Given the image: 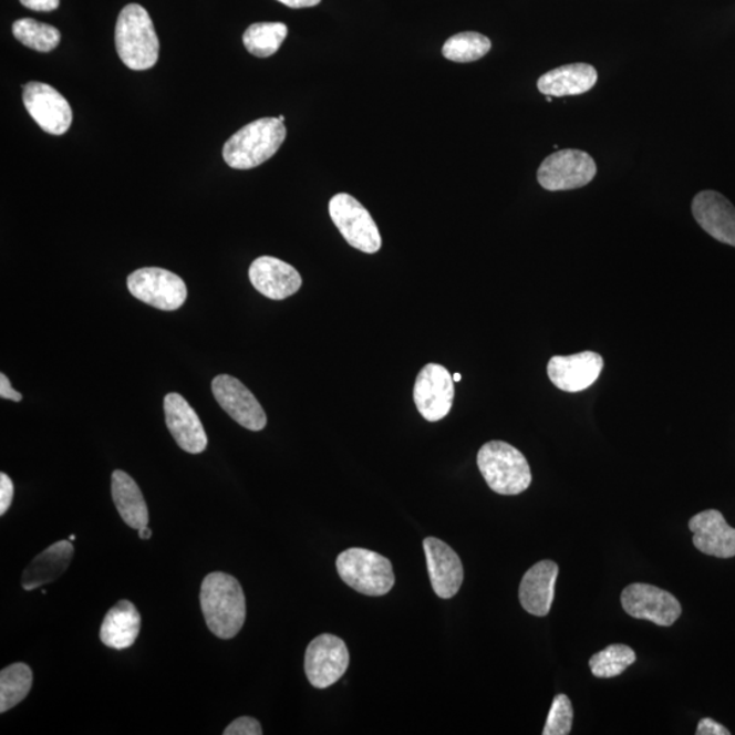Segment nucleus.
Segmentation results:
<instances>
[{"label":"nucleus","mask_w":735,"mask_h":735,"mask_svg":"<svg viewBox=\"0 0 735 735\" xmlns=\"http://www.w3.org/2000/svg\"><path fill=\"white\" fill-rule=\"evenodd\" d=\"M200 608L210 632L219 639H234L245 625V591L239 580L228 573L207 574L200 586Z\"/></svg>","instance_id":"nucleus-1"},{"label":"nucleus","mask_w":735,"mask_h":735,"mask_svg":"<svg viewBox=\"0 0 735 735\" xmlns=\"http://www.w3.org/2000/svg\"><path fill=\"white\" fill-rule=\"evenodd\" d=\"M287 128L278 117H263L242 127L224 145L225 163L234 169H252L280 151Z\"/></svg>","instance_id":"nucleus-2"},{"label":"nucleus","mask_w":735,"mask_h":735,"mask_svg":"<svg viewBox=\"0 0 735 735\" xmlns=\"http://www.w3.org/2000/svg\"><path fill=\"white\" fill-rule=\"evenodd\" d=\"M115 43L118 58L128 69L149 70L158 61V35L149 13L141 4H127L118 14Z\"/></svg>","instance_id":"nucleus-3"},{"label":"nucleus","mask_w":735,"mask_h":735,"mask_svg":"<svg viewBox=\"0 0 735 735\" xmlns=\"http://www.w3.org/2000/svg\"><path fill=\"white\" fill-rule=\"evenodd\" d=\"M477 464L486 484L496 494H524L531 484L529 462L511 444L499 441L484 444L478 452Z\"/></svg>","instance_id":"nucleus-4"},{"label":"nucleus","mask_w":735,"mask_h":735,"mask_svg":"<svg viewBox=\"0 0 735 735\" xmlns=\"http://www.w3.org/2000/svg\"><path fill=\"white\" fill-rule=\"evenodd\" d=\"M337 571L353 590L368 597L389 594L395 584L391 561L370 549L351 548L337 559Z\"/></svg>","instance_id":"nucleus-5"},{"label":"nucleus","mask_w":735,"mask_h":735,"mask_svg":"<svg viewBox=\"0 0 735 735\" xmlns=\"http://www.w3.org/2000/svg\"><path fill=\"white\" fill-rule=\"evenodd\" d=\"M330 217L341 235L355 250L375 253L382 237L375 219L360 201L349 194H337L329 205Z\"/></svg>","instance_id":"nucleus-6"},{"label":"nucleus","mask_w":735,"mask_h":735,"mask_svg":"<svg viewBox=\"0 0 735 735\" xmlns=\"http://www.w3.org/2000/svg\"><path fill=\"white\" fill-rule=\"evenodd\" d=\"M597 175L594 158L582 151L550 154L538 169L537 179L548 191H568L587 186Z\"/></svg>","instance_id":"nucleus-7"},{"label":"nucleus","mask_w":735,"mask_h":735,"mask_svg":"<svg viewBox=\"0 0 735 735\" xmlns=\"http://www.w3.org/2000/svg\"><path fill=\"white\" fill-rule=\"evenodd\" d=\"M130 293L162 311H176L187 300V287L179 276L159 268L139 269L127 278Z\"/></svg>","instance_id":"nucleus-8"},{"label":"nucleus","mask_w":735,"mask_h":735,"mask_svg":"<svg viewBox=\"0 0 735 735\" xmlns=\"http://www.w3.org/2000/svg\"><path fill=\"white\" fill-rule=\"evenodd\" d=\"M349 660L345 642L331 633H323L308 645L304 661L307 679L318 690H325L346 673Z\"/></svg>","instance_id":"nucleus-9"},{"label":"nucleus","mask_w":735,"mask_h":735,"mask_svg":"<svg viewBox=\"0 0 735 735\" xmlns=\"http://www.w3.org/2000/svg\"><path fill=\"white\" fill-rule=\"evenodd\" d=\"M621 603L631 618L648 620L661 627L673 625L683 613L677 598L666 590L644 583L628 586L622 591Z\"/></svg>","instance_id":"nucleus-10"},{"label":"nucleus","mask_w":735,"mask_h":735,"mask_svg":"<svg viewBox=\"0 0 735 735\" xmlns=\"http://www.w3.org/2000/svg\"><path fill=\"white\" fill-rule=\"evenodd\" d=\"M413 396L421 416L429 423H436L452 412L455 398L454 376L443 365H425L414 384Z\"/></svg>","instance_id":"nucleus-11"},{"label":"nucleus","mask_w":735,"mask_h":735,"mask_svg":"<svg viewBox=\"0 0 735 735\" xmlns=\"http://www.w3.org/2000/svg\"><path fill=\"white\" fill-rule=\"evenodd\" d=\"M22 99L29 115L45 133L63 135L73 123V111L61 93L43 82L22 85Z\"/></svg>","instance_id":"nucleus-12"},{"label":"nucleus","mask_w":735,"mask_h":735,"mask_svg":"<svg viewBox=\"0 0 735 735\" xmlns=\"http://www.w3.org/2000/svg\"><path fill=\"white\" fill-rule=\"evenodd\" d=\"M213 394L219 406L245 428L259 432L268 424L262 405L239 379L218 375L213 379Z\"/></svg>","instance_id":"nucleus-13"},{"label":"nucleus","mask_w":735,"mask_h":735,"mask_svg":"<svg viewBox=\"0 0 735 735\" xmlns=\"http://www.w3.org/2000/svg\"><path fill=\"white\" fill-rule=\"evenodd\" d=\"M603 359L596 352L555 355L548 364V376L557 389L566 393H580L600 377Z\"/></svg>","instance_id":"nucleus-14"},{"label":"nucleus","mask_w":735,"mask_h":735,"mask_svg":"<svg viewBox=\"0 0 735 735\" xmlns=\"http://www.w3.org/2000/svg\"><path fill=\"white\" fill-rule=\"evenodd\" d=\"M426 565H428L432 589L443 600L458 594L465 572L459 556L452 547L435 537L424 539Z\"/></svg>","instance_id":"nucleus-15"},{"label":"nucleus","mask_w":735,"mask_h":735,"mask_svg":"<svg viewBox=\"0 0 735 735\" xmlns=\"http://www.w3.org/2000/svg\"><path fill=\"white\" fill-rule=\"evenodd\" d=\"M165 421L177 446L188 454H201L207 447V435L201 421L180 394L170 393L164 401Z\"/></svg>","instance_id":"nucleus-16"},{"label":"nucleus","mask_w":735,"mask_h":735,"mask_svg":"<svg viewBox=\"0 0 735 735\" xmlns=\"http://www.w3.org/2000/svg\"><path fill=\"white\" fill-rule=\"evenodd\" d=\"M250 281L259 293L271 300H284L299 292L302 280L299 271L281 259L260 257L255 259Z\"/></svg>","instance_id":"nucleus-17"},{"label":"nucleus","mask_w":735,"mask_h":735,"mask_svg":"<svg viewBox=\"0 0 735 735\" xmlns=\"http://www.w3.org/2000/svg\"><path fill=\"white\" fill-rule=\"evenodd\" d=\"M696 221L714 239L735 247V207L716 191L698 193L692 201Z\"/></svg>","instance_id":"nucleus-18"},{"label":"nucleus","mask_w":735,"mask_h":735,"mask_svg":"<svg viewBox=\"0 0 735 735\" xmlns=\"http://www.w3.org/2000/svg\"><path fill=\"white\" fill-rule=\"evenodd\" d=\"M693 545L697 550L718 559L735 556V529L728 526L725 517L716 509H707L690 520Z\"/></svg>","instance_id":"nucleus-19"},{"label":"nucleus","mask_w":735,"mask_h":735,"mask_svg":"<svg viewBox=\"0 0 735 735\" xmlns=\"http://www.w3.org/2000/svg\"><path fill=\"white\" fill-rule=\"evenodd\" d=\"M557 577L559 566L550 560L537 562L525 573L519 587V600L527 613L545 618L550 612Z\"/></svg>","instance_id":"nucleus-20"},{"label":"nucleus","mask_w":735,"mask_h":735,"mask_svg":"<svg viewBox=\"0 0 735 735\" xmlns=\"http://www.w3.org/2000/svg\"><path fill=\"white\" fill-rule=\"evenodd\" d=\"M598 73L591 64L572 63L550 70L538 80V91L545 96H579L596 86Z\"/></svg>","instance_id":"nucleus-21"},{"label":"nucleus","mask_w":735,"mask_h":735,"mask_svg":"<svg viewBox=\"0 0 735 735\" xmlns=\"http://www.w3.org/2000/svg\"><path fill=\"white\" fill-rule=\"evenodd\" d=\"M73 555L74 547L70 541H59L41 551L23 571L21 580L23 590L32 591L55 582L66 572Z\"/></svg>","instance_id":"nucleus-22"},{"label":"nucleus","mask_w":735,"mask_h":735,"mask_svg":"<svg viewBox=\"0 0 735 735\" xmlns=\"http://www.w3.org/2000/svg\"><path fill=\"white\" fill-rule=\"evenodd\" d=\"M141 614L133 602L123 600L106 613L101 624L100 639L106 648L126 650L139 636Z\"/></svg>","instance_id":"nucleus-23"},{"label":"nucleus","mask_w":735,"mask_h":735,"mask_svg":"<svg viewBox=\"0 0 735 735\" xmlns=\"http://www.w3.org/2000/svg\"><path fill=\"white\" fill-rule=\"evenodd\" d=\"M112 499L124 524L139 530L149 524V509L144 495L134 479L126 472L112 474Z\"/></svg>","instance_id":"nucleus-24"},{"label":"nucleus","mask_w":735,"mask_h":735,"mask_svg":"<svg viewBox=\"0 0 735 735\" xmlns=\"http://www.w3.org/2000/svg\"><path fill=\"white\" fill-rule=\"evenodd\" d=\"M32 669L25 663H13L0 673V713H8L20 704L32 690Z\"/></svg>","instance_id":"nucleus-25"},{"label":"nucleus","mask_w":735,"mask_h":735,"mask_svg":"<svg viewBox=\"0 0 735 735\" xmlns=\"http://www.w3.org/2000/svg\"><path fill=\"white\" fill-rule=\"evenodd\" d=\"M288 27L281 22L253 23L242 35V43L251 55L269 58L280 50L287 39Z\"/></svg>","instance_id":"nucleus-26"},{"label":"nucleus","mask_w":735,"mask_h":735,"mask_svg":"<svg viewBox=\"0 0 735 735\" xmlns=\"http://www.w3.org/2000/svg\"><path fill=\"white\" fill-rule=\"evenodd\" d=\"M14 38L28 49L39 52H51L61 43V32L55 27L32 20V18H22L13 25Z\"/></svg>","instance_id":"nucleus-27"},{"label":"nucleus","mask_w":735,"mask_h":735,"mask_svg":"<svg viewBox=\"0 0 735 735\" xmlns=\"http://www.w3.org/2000/svg\"><path fill=\"white\" fill-rule=\"evenodd\" d=\"M491 49L488 38L477 32H464L453 35L443 45V55L456 63L479 61Z\"/></svg>","instance_id":"nucleus-28"},{"label":"nucleus","mask_w":735,"mask_h":735,"mask_svg":"<svg viewBox=\"0 0 735 735\" xmlns=\"http://www.w3.org/2000/svg\"><path fill=\"white\" fill-rule=\"evenodd\" d=\"M636 661L635 651L625 644H612L591 656V673L598 679H613Z\"/></svg>","instance_id":"nucleus-29"},{"label":"nucleus","mask_w":735,"mask_h":735,"mask_svg":"<svg viewBox=\"0 0 735 735\" xmlns=\"http://www.w3.org/2000/svg\"><path fill=\"white\" fill-rule=\"evenodd\" d=\"M573 723L572 703L567 695H557L551 703L544 735H568Z\"/></svg>","instance_id":"nucleus-30"},{"label":"nucleus","mask_w":735,"mask_h":735,"mask_svg":"<svg viewBox=\"0 0 735 735\" xmlns=\"http://www.w3.org/2000/svg\"><path fill=\"white\" fill-rule=\"evenodd\" d=\"M225 735H260L263 734L262 726L257 720L250 716H241L225 728Z\"/></svg>","instance_id":"nucleus-31"},{"label":"nucleus","mask_w":735,"mask_h":735,"mask_svg":"<svg viewBox=\"0 0 735 735\" xmlns=\"http://www.w3.org/2000/svg\"><path fill=\"white\" fill-rule=\"evenodd\" d=\"M14 497V484L8 474H0V515L9 511Z\"/></svg>","instance_id":"nucleus-32"},{"label":"nucleus","mask_w":735,"mask_h":735,"mask_svg":"<svg viewBox=\"0 0 735 735\" xmlns=\"http://www.w3.org/2000/svg\"><path fill=\"white\" fill-rule=\"evenodd\" d=\"M697 735H731V731H727L725 726L720 725L718 722H715L711 718H704L698 722L697 725Z\"/></svg>","instance_id":"nucleus-33"},{"label":"nucleus","mask_w":735,"mask_h":735,"mask_svg":"<svg viewBox=\"0 0 735 735\" xmlns=\"http://www.w3.org/2000/svg\"><path fill=\"white\" fill-rule=\"evenodd\" d=\"M20 2L34 11H53L61 4V0H20Z\"/></svg>","instance_id":"nucleus-34"},{"label":"nucleus","mask_w":735,"mask_h":735,"mask_svg":"<svg viewBox=\"0 0 735 735\" xmlns=\"http://www.w3.org/2000/svg\"><path fill=\"white\" fill-rule=\"evenodd\" d=\"M0 396H2V400L22 401V395L17 393V390L13 389V385H11L9 377L4 373L0 375Z\"/></svg>","instance_id":"nucleus-35"},{"label":"nucleus","mask_w":735,"mask_h":735,"mask_svg":"<svg viewBox=\"0 0 735 735\" xmlns=\"http://www.w3.org/2000/svg\"><path fill=\"white\" fill-rule=\"evenodd\" d=\"M290 9L315 8L322 0H278Z\"/></svg>","instance_id":"nucleus-36"},{"label":"nucleus","mask_w":735,"mask_h":735,"mask_svg":"<svg viewBox=\"0 0 735 735\" xmlns=\"http://www.w3.org/2000/svg\"><path fill=\"white\" fill-rule=\"evenodd\" d=\"M138 531H139V538L141 539H151L152 538V530L149 529V527H147V526L142 527V529H139Z\"/></svg>","instance_id":"nucleus-37"},{"label":"nucleus","mask_w":735,"mask_h":735,"mask_svg":"<svg viewBox=\"0 0 735 735\" xmlns=\"http://www.w3.org/2000/svg\"><path fill=\"white\" fill-rule=\"evenodd\" d=\"M460 379H462L460 373H455L454 382H460Z\"/></svg>","instance_id":"nucleus-38"},{"label":"nucleus","mask_w":735,"mask_h":735,"mask_svg":"<svg viewBox=\"0 0 735 735\" xmlns=\"http://www.w3.org/2000/svg\"><path fill=\"white\" fill-rule=\"evenodd\" d=\"M75 539V536H70V541L73 542Z\"/></svg>","instance_id":"nucleus-39"},{"label":"nucleus","mask_w":735,"mask_h":735,"mask_svg":"<svg viewBox=\"0 0 735 735\" xmlns=\"http://www.w3.org/2000/svg\"><path fill=\"white\" fill-rule=\"evenodd\" d=\"M551 100H553V97H551V96H547V101H548V103H550Z\"/></svg>","instance_id":"nucleus-40"},{"label":"nucleus","mask_w":735,"mask_h":735,"mask_svg":"<svg viewBox=\"0 0 735 735\" xmlns=\"http://www.w3.org/2000/svg\"><path fill=\"white\" fill-rule=\"evenodd\" d=\"M278 118H280V121H281L282 123L284 122V116L281 115V116L278 117Z\"/></svg>","instance_id":"nucleus-41"}]
</instances>
